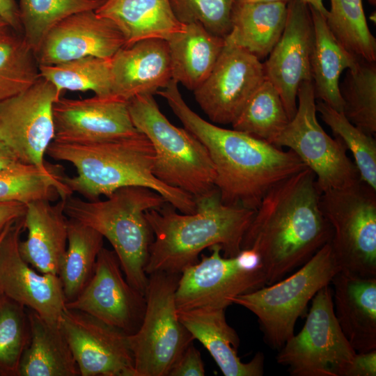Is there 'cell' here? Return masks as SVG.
I'll use <instances>...</instances> for the list:
<instances>
[{"mask_svg": "<svg viewBox=\"0 0 376 376\" xmlns=\"http://www.w3.org/2000/svg\"><path fill=\"white\" fill-rule=\"evenodd\" d=\"M17 160L9 148L0 140V170Z\"/></svg>", "mask_w": 376, "mask_h": 376, "instance_id": "f6af8a7d", "label": "cell"}, {"mask_svg": "<svg viewBox=\"0 0 376 376\" xmlns=\"http://www.w3.org/2000/svg\"><path fill=\"white\" fill-rule=\"evenodd\" d=\"M338 322L357 352L376 350V277L338 272L331 280Z\"/></svg>", "mask_w": 376, "mask_h": 376, "instance_id": "cb8c5ba5", "label": "cell"}, {"mask_svg": "<svg viewBox=\"0 0 376 376\" xmlns=\"http://www.w3.org/2000/svg\"><path fill=\"white\" fill-rule=\"evenodd\" d=\"M8 28L10 27L7 23L0 17V35L6 31Z\"/></svg>", "mask_w": 376, "mask_h": 376, "instance_id": "c3c4849f", "label": "cell"}, {"mask_svg": "<svg viewBox=\"0 0 376 376\" xmlns=\"http://www.w3.org/2000/svg\"><path fill=\"white\" fill-rule=\"evenodd\" d=\"M308 8L313 28L310 64L315 97L343 113L340 77L345 69H353L359 58L337 40L328 26L326 17Z\"/></svg>", "mask_w": 376, "mask_h": 376, "instance_id": "4316f807", "label": "cell"}, {"mask_svg": "<svg viewBox=\"0 0 376 376\" xmlns=\"http://www.w3.org/2000/svg\"><path fill=\"white\" fill-rule=\"evenodd\" d=\"M125 45L123 33L95 10L75 13L54 26L36 58L38 65H54L86 56L111 58Z\"/></svg>", "mask_w": 376, "mask_h": 376, "instance_id": "ffe728a7", "label": "cell"}, {"mask_svg": "<svg viewBox=\"0 0 376 376\" xmlns=\"http://www.w3.org/2000/svg\"><path fill=\"white\" fill-rule=\"evenodd\" d=\"M111 58L86 56L54 65H38L39 74L61 93L92 91L97 96L112 97Z\"/></svg>", "mask_w": 376, "mask_h": 376, "instance_id": "d6a6232c", "label": "cell"}, {"mask_svg": "<svg viewBox=\"0 0 376 376\" xmlns=\"http://www.w3.org/2000/svg\"><path fill=\"white\" fill-rule=\"evenodd\" d=\"M170 3L181 23H198L224 38L229 34L235 0H170Z\"/></svg>", "mask_w": 376, "mask_h": 376, "instance_id": "ab89813d", "label": "cell"}, {"mask_svg": "<svg viewBox=\"0 0 376 376\" xmlns=\"http://www.w3.org/2000/svg\"><path fill=\"white\" fill-rule=\"evenodd\" d=\"M376 350L356 352L344 376H375Z\"/></svg>", "mask_w": 376, "mask_h": 376, "instance_id": "b9f144b4", "label": "cell"}, {"mask_svg": "<svg viewBox=\"0 0 376 376\" xmlns=\"http://www.w3.org/2000/svg\"><path fill=\"white\" fill-rule=\"evenodd\" d=\"M123 274L115 251L103 246L91 280L65 307L85 312L128 335L134 334L143 319L146 297Z\"/></svg>", "mask_w": 376, "mask_h": 376, "instance_id": "2e32d148", "label": "cell"}, {"mask_svg": "<svg viewBox=\"0 0 376 376\" xmlns=\"http://www.w3.org/2000/svg\"><path fill=\"white\" fill-rule=\"evenodd\" d=\"M166 203L150 188L128 186L103 201L70 196L64 201V212L69 219L93 228L110 242L126 280L145 295L148 281L145 269L154 239L146 212Z\"/></svg>", "mask_w": 376, "mask_h": 376, "instance_id": "5b68a950", "label": "cell"}, {"mask_svg": "<svg viewBox=\"0 0 376 376\" xmlns=\"http://www.w3.org/2000/svg\"><path fill=\"white\" fill-rule=\"evenodd\" d=\"M127 104L134 126L153 146L152 172L159 181L195 200L217 190L216 173L206 148L187 129L173 125L153 95H137Z\"/></svg>", "mask_w": 376, "mask_h": 376, "instance_id": "8992f818", "label": "cell"}, {"mask_svg": "<svg viewBox=\"0 0 376 376\" xmlns=\"http://www.w3.org/2000/svg\"><path fill=\"white\" fill-rule=\"evenodd\" d=\"M178 85L171 80L157 94L206 148L223 203L256 210L273 186L307 168L291 150H284L247 133L203 119L187 105Z\"/></svg>", "mask_w": 376, "mask_h": 376, "instance_id": "6da1fadb", "label": "cell"}, {"mask_svg": "<svg viewBox=\"0 0 376 376\" xmlns=\"http://www.w3.org/2000/svg\"><path fill=\"white\" fill-rule=\"evenodd\" d=\"M26 205L19 203H0V233L10 224L22 218Z\"/></svg>", "mask_w": 376, "mask_h": 376, "instance_id": "7bdbcfd3", "label": "cell"}, {"mask_svg": "<svg viewBox=\"0 0 376 376\" xmlns=\"http://www.w3.org/2000/svg\"><path fill=\"white\" fill-rule=\"evenodd\" d=\"M166 41L172 79L192 91L207 78L225 45V38L196 22L184 24Z\"/></svg>", "mask_w": 376, "mask_h": 376, "instance_id": "d4e9b609", "label": "cell"}, {"mask_svg": "<svg viewBox=\"0 0 376 376\" xmlns=\"http://www.w3.org/2000/svg\"><path fill=\"white\" fill-rule=\"evenodd\" d=\"M54 140L85 143L136 136L127 102L95 95L86 99L60 97L54 104Z\"/></svg>", "mask_w": 376, "mask_h": 376, "instance_id": "d6986e66", "label": "cell"}, {"mask_svg": "<svg viewBox=\"0 0 376 376\" xmlns=\"http://www.w3.org/2000/svg\"><path fill=\"white\" fill-rule=\"evenodd\" d=\"M279 364L293 376H344L356 351L336 319L329 285L321 288L301 330L279 349Z\"/></svg>", "mask_w": 376, "mask_h": 376, "instance_id": "8fae6325", "label": "cell"}, {"mask_svg": "<svg viewBox=\"0 0 376 376\" xmlns=\"http://www.w3.org/2000/svg\"><path fill=\"white\" fill-rule=\"evenodd\" d=\"M315 99L313 81H303L295 115L272 144L292 150L315 174L322 194L351 186L360 178L342 141L329 136L318 121Z\"/></svg>", "mask_w": 376, "mask_h": 376, "instance_id": "7c38bea8", "label": "cell"}, {"mask_svg": "<svg viewBox=\"0 0 376 376\" xmlns=\"http://www.w3.org/2000/svg\"><path fill=\"white\" fill-rule=\"evenodd\" d=\"M321 193L308 168L280 181L264 196L242 249L259 254L267 285L301 266L330 242L332 229L320 206Z\"/></svg>", "mask_w": 376, "mask_h": 376, "instance_id": "7a4b0ae2", "label": "cell"}, {"mask_svg": "<svg viewBox=\"0 0 376 376\" xmlns=\"http://www.w3.org/2000/svg\"><path fill=\"white\" fill-rule=\"evenodd\" d=\"M192 214L176 212L171 204L146 212L154 239L146 266L147 275L154 272L180 274L198 262L200 253L214 245L224 256H236L255 210L222 203L219 192L198 198Z\"/></svg>", "mask_w": 376, "mask_h": 376, "instance_id": "3957f363", "label": "cell"}, {"mask_svg": "<svg viewBox=\"0 0 376 376\" xmlns=\"http://www.w3.org/2000/svg\"><path fill=\"white\" fill-rule=\"evenodd\" d=\"M12 224H10V225H8V226H6V227L3 230V231L0 233V244H1V242H2V240H3V237H4V236H5V235L6 234L8 230L9 229L10 226Z\"/></svg>", "mask_w": 376, "mask_h": 376, "instance_id": "681fc988", "label": "cell"}, {"mask_svg": "<svg viewBox=\"0 0 376 376\" xmlns=\"http://www.w3.org/2000/svg\"><path fill=\"white\" fill-rule=\"evenodd\" d=\"M265 79L261 61L225 40L210 74L193 92L196 101L211 123L232 124Z\"/></svg>", "mask_w": 376, "mask_h": 376, "instance_id": "9a60e30c", "label": "cell"}, {"mask_svg": "<svg viewBox=\"0 0 376 376\" xmlns=\"http://www.w3.org/2000/svg\"><path fill=\"white\" fill-rule=\"evenodd\" d=\"M23 217L10 226L0 244V292L45 320L59 323L66 304L61 281L58 275L36 271L22 257Z\"/></svg>", "mask_w": 376, "mask_h": 376, "instance_id": "e0dca14e", "label": "cell"}, {"mask_svg": "<svg viewBox=\"0 0 376 376\" xmlns=\"http://www.w3.org/2000/svg\"><path fill=\"white\" fill-rule=\"evenodd\" d=\"M105 0H19L23 38L36 54L50 30L66 17L95 10Z\"/></svg>", "mask_w": 376, "mask_h": 376, "instance_id": "e575fe53", "label": "cell"}, {"mask_svg": "<svg viewBox=\"0 0 376 376\" xmlns=\"http://www.w3.org/2000/svg\"><path fill=\"white\" fill-rule=\"evenodd\" d=\"M205 375V366L201 353L191 343L174 363L168 376H204Z\"/></svg>", "mask_w": 376, "mask_h": 376, "instance_id": "60d3db41", "label": "cell"}, {"mask_svg": "<svg viewBox=\"0 0 376 376\" xmlns=\"http://www.w3.org/2000/svg\"><path fill=\"white\" fill-rule=\"evenodd\" d=\"M313 28L308 5L289 0L283 31L263 63L265 78L277 89L290 120L297 109V92L312 81L310 58Z\"/></svg>", "mask_w": 376, "mask_h": 376, "instance_id": "ac0fdd59", "label": "cell"}, {"mask_svg": "<svg viewBox=\"0 0 376 376\" xmlns=\"http://www.w3.org/2000/svg\"><path fill=\"white\" fill-rule=\"evenodd\" d=\"M182 270L175 290L178 310L226 309L232 299L267 285L258 253L244 249L234 257L221 256V246Z\"/></svg>", "mask_w": 376, "mask_h": 376, "instance_id": "30bf717a", "label": "cell"}, {"mask_svg": "<svg viewBox=\"0 0 376 376\" xmlns=\"http://www.w3.org/2000/svg\"><path fill=\"white\" fill-rule=\"evenodd\" d=\"M302 2L313 8L324 17H327L328 10L325 8L323 0H301Z\"/></svg>", "mask_w": 376, "mask_h": 376, "instance_id": "bcb514c9", "label": "cell"}, {"mask_svg": "<svg viewBox=\"0 0 376 376\" xmlns=\"http://www.w3.org/2000/svg\"><path fill=\"white\" fill-rule=\"evenodd\" d=\"M289 121L277 89L265 78L231 125L234 130L272 143Z\"/></svg>", "mask_w": 376, "mask_h": 376, "instance_id": "1f68e13d", "label": "cell"}, {"mask_svg": "<svg viewBox=\"0 0 376 376\" xmlns=\"http://www.w3.org/2000/svg\"><path fill=\"white\" fill-rule=\"evenodd\" d=\"M289 0H235V3H256V2H288Z\"/></svg>", "mask_w": 376, "mask_h": 376, "instance_id": "7dc6e473", "label": "cell"}, {"mask_svg": "<svg viewBox=\"0 0 376 376\" xmlns=\"http://www.w3.org/2000/svg\"><path fill=\"white\" fill-rule=\"evenodd\" d=\"M95 11L117 26L125 45L148 38L167 40L184 26L170 0H105Z\"/></svg>", "mask_w": 376, "mask_h": 376, "instance_id": "484cf974", "label": "cell"}, {"mask_svg": "<svg viewBox=\"0 0 376 376\" xmlns=\"http://www.w3.org/2000/svg\"><path fill=\"white\" fill-rule=\"evenodd\" d=\"M46 154L57 161L70 163L77 171L73 177L63 176L72 192L86 200L95 201L128 186L150 188L184 214L196 211L190 194L171 187L153 174V146L142 133L136 136L99 142L75 143L53 141Z\"/></svg>", "mask_w": 376, "mask_h": 376, "instance_id": "277c9868", "label": "cell"}, {"mask_svg": "<svg viewBox=\"0 0 376 376\" xmlns=\"http://www.w3.org/2000/svg\"><path fill=\"white\" fill-rule=\"evenodd\" d=\"M40 77L36 55L23 36L0 35V101L29 88Z\"/></svg>", "mask_w": 376, "mask_h": 376, "instance_id": "8d00e7d4", "label": "cell"}, {"mask_svg": "<svg viewBox=\"0 0 376 376\" xmlns=\"http://www.w3.org/2000/svg\"><path fill=\"white\" fill-rule=\"evenodd\" d=\"M81 376H136L128 334L79 310L59 321Z\"/></svg>", "mask_w": 376, "mask_h": 376, "instance_id": "5bb4252c", "label": "cell"}, {"mask_svg": "<svg viewBox=\"0 0 376 376\" xmlns=\"http://www.w3.org/2000/svg\"><path fill=\"white\" fill-rule=\"evenodd\" d=\"M320 206L332 229L329 242L340 271L376 277V190L360 180L322 193Z\"/></svg>", "mask_w": 376, "mask_h": 376, "instance_id": "ba28073f", "label": "cell"}, {"mask_svg": "<svg viewBox=\"0 0 376 376\" xmlns=\"http://www.w3.org/2000/svg\"><path fill=\"white\" fill-rule=\"evenodd\" d=\"M64 201L55 204L39 201L26 205L23 217L28 231L26 240L19 242L23 259L38 272L58 275L68 243V217Z\"/></svg>", "mask_w": 376, "mask_h": 376, "instance_id": "7402d4cb", "label": "cell"}, {"mask_svg": "<svg viewBox=\"0 0 376 376\" xmlns=\"http://www.w3.org/2000/svg\"><path fill=\"white\" fill-rule=\"evenodd\" d=\"M287 3H234L231 29L225 40L246 49L260 61L266 58L283 31Z\"/></svg>", "mask_w": 376, "mask_h": 376, "instance_id": "f1b7e54d", "label": "cell"}, {"mask_svg": "<svg viewBox=\"0 0 376 376\" xmlns=\"http://www.w3.org/2000/svg\"><path fill=\"white\" fill-rule=\"evenodd\" d=\"M26 308L0 292V373L17 375L31 338Z\"/></svg>", "mask_w": 376, "mask_h": 376, "instance_id": "f35d334b", "label": "cell"}, {"mask_svg": "<svg viewBox=\"0 0 376 376\" xmlns=\"http://www.w3.org/2000/svg\"><path fill=\"white\" fill-rule=\"evenodd\" d=\"M103 239L93 228L69 219L67 248L58 271L66 303L76 299L91 280Z\"/></svg>", "mask_w": 376, "mask_h": 376, "instance_id": "4dcf8cb0", "label": "cell"}, {"mask_svg": "<svg viewBox=\"0 0 376 376\" xmlns=\"http://www.w3.org/2000/svg\"><path fill=\"white\" fill-rule=\"evenodd\" d=\"M61 93L40 77L29 88L0 101V140L22 162L47 171L45 155L54 140V103Z\"/></svg>", "mask_w": 376, "mask_h": 376, "instance_id": "4fadbf2b", "label": "cell"}, {"mask_svg": "<svg viewBox=\"0 0 376 376\" xmlns=\"http://www.w3.org/2000/svg\"><path fill=\"white\" fill-rule=\"evenodd\" d=\"M316 111L336 138L351 152L360 180L376 190V141L373 136L363 132L342 112L320 100L316 103Z\"/></svg>", "mask_w": 376, "mask_h": 376, "instance_id": "74e56055", "label": "cell"}, {"mask_svg": "<svg viewBox=\"0 0 376 376\" xmlns=\"http://www.w3.org/2000/svg\"><path fill=\"white\" fill-rule=\"evenodd\" d=\"M182 324L206 348L225 376H262L264 356L258 352L247 363L237 355L240 338L227 322L225 309L178 310Z\"/></svg>", "mask_w": 376, "mask_h": 376, "instance_id": "603a6c76", "label": "cell"}, {"mask_svg": "<svg viewBox=\"0 0 376 376\" xmlns=\"http://www.w3.org/2000/svg\"><path fill=\"white\" fill-rule=\"evenodd\" d=\"M368 1L369 2L370 4L373 6H375L376 4V0H368Z\"/></svg>", "mask_w": 376, "mask_h": 376, "instance_id": "f907efd6", "label": "cell"}, {"mask_svg": "<svg viewBox=\"0 0 376 376\" xmlns=\"http://www.w3.org/2000/svg\"><path fill=\"white\" fill-rule=\"evenodd\" d=\"M28 309L30 341L19 365V376H77L80 372L59 323Z\"/></svg>", "mask_w": 376, "mask_h": 376, "instance_id": "83f0119b", "label": "cell"}, {"mask_svg": "<svg viewBox=\"0 0 376 376\" xmlns=\"http://www.w3.org/2000/svg\"><path fill=\"white\" fill-rule=\"evenodd\" d=\"M326 17L330 30L351 54L376 61V40L368 26L362 0H330Z\"/></svg>", "mask_w": 376, "mask_h": 376, "instance_id": "d590c367", "label": "cell"}, {"mask_svg": "<svg viewBox=\"0 0 376 376\" xmlns=\"http://www.w3.org/2000/svg\"><path fill=\"white\" fill-rule=\"evenodd\" d=\"M143 321L128 335L136 376H168L178 359L194 340L182 324L175 304L180 274H148Z\"/></svg>", "mask_w": 376, "mask_h": 376, "instance_id": "9c48e42d", "label": "cell"}, {"mask_svg": "<svg viewBox=\"0 0 376 376\" xmlns=\"http://www.w3.org/2000/svg\"><path fill=\"white\" fill-rule=\"evenodd\" d=\"M111 60V96L126 102L153 95L172 80L167 41L148 38L120 48Z\"/></svg>", "mask_w": 376, "mask_h": 376, "instance_id": "44dd1931", "label": "cell"}, {"mask_svg": "<svg viewBox=\"0 0 376 376\" xmlns=\"http://www.w3.org/2000/svg\"><path fill=\"white\" fill-rule=\"evenodd\" d=\"M59 170L52 165L42 170L19 160L0 170V203L25 205L39 201L65 200L72 192L63 182Z\"/></svg>", "mask_w": 376, "mask_h": 376, "instance_id": "f546056e", "label": "cell"}, {"mask_svg": "<svg viewBox=\"0 0 376 376\" xmlns=\"http://www.w3.org/2000/svg\"><path fill=\"white\" fill-rule=\"evenodd\" d=\"M0 17L10 28L22 30L19 8L15 0H0Z\"/></svg>", "mask_w": 376, "mask_h": 376, "instance_id": "ee69618b", "label": "cell"}, {"mask_svg": "<svg viewBox=\"0 0 376 376\" xmlns=\"http://www.w3.org/2000/svg\"><path fill=\"white\" fill-rule=\"evenodd\" d=\"M343 102V113L354 125L370 135L376 132V65L359 59L347 69L339 85Z\"/></svg>", "mask_w": 376, "mask_h": 376, "instance_id": "836d02e7", "label": "cell"}, {"mask_svg": "<svg viewBox=\"0 0 376 376\" xmlns=\"http://www.w3.org/2000/svg\"><path fill=\"white\" fill-rule=\"evenodd\" d=\"M340 271L329 242L288 278L236 296L232 302L253 313L267 343L280 349L294 335L308 302Z\"/></svg>", "mask_w": 376, "mask_h": 376, "instance_id": "52a82bcc", "label": "cell"}]
</instances>
